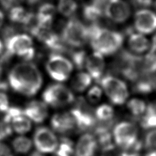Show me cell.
I'll return each mask as SVG.
<instances>
[{
  "mask_svg": "<svg viewBox=\"0 0 156 156\" xmlns=\"http://www.w3.org/2000/svg\"><path fill=\"white\" fill-rule=\"evenodd\" d=\"M7 79L14 91L28 97L36 94L43 83L40 69L30 62H20L14 65L9 72Z\"/></svg>",
  "mask_w": 156,
  "mask_h": 156,
  "instance_id": "obj_1",
  "label": "cell"
},
{
  "mask_svg": "<svg viewBox=\"0 0 156 156\" xmlns=\"http://www.w3.org/2000/svg\"><path fill=\"white\" fill-rule=\"evenodd\" d=\"M88 28V40L92 48L102 55L113 54L123 43L124 35L119 32L101 27L96 23Z\"/></svg>",
  "mask_w": 156,
  "mask_h": 156,
  "instance_id": "obj_2",
  "label": "cell"
},
{
  "mask_svg": "<svg viewBox=\"0 0 156 156\" xmlns=\"http://www.w3.org/2000/svg\"><path fill=\"white\" fill-rule=\"evenodd\" d=\"M60 37L69 47L79 48L88 41V28L78 19L72 17L63 27Z\"/></svg>",
  "mask_w": 156,
  "mask_h": 156,
  "instance_id": "obj_3",
  "label": "cell"
},
{
  "mask_svg": "<svg viewBox=\"0 0 156 156\" xmlns=\"http://www.w3.org/2000/svg\"><path fill=\"white\" fill-rule=\"evenodd\" d=\"M5 42V52L10 55H16L29 62L35 55L33 40L26 34H16Z\"/></svg>",
  "mask_w": 156,
  "mask_h": 156,
  "instance_id": "obj_4",
  "label": "cell"
},
{
  "mask_svg": "<svg viewBox=\"0 0 156 156\" xmlns=\"http://www.w3.org/2000/svg\"><path fill=\"white\" fill-rule=\"evenodd\" d=\"M43 101L54 108L63 107L72 104L75 99L72 91L62 83H52L42 94Z\"/></svg>",
  "mask_w": 156,
  "mask_h": 156,
  "instance_id": "obj_5",
  "label": "cell"
},
{
  "mask_svg": "<svg viewBox=\"0 0 156 156\" xmlns=\"http://www.w3.org/2000/svg\"><path fill=\"white\" fill-rule=\"evenodd\" d=\"M99 82L113 104L121 105L126 102L129 90L124 82L113 76H106L101 78Z\"/></svg>",
  "mask_w": 156,
  "mask_h": 156,
  "instance_id": "obj_6",
  "label": "cell"
},
{
  "mask_svg": "<svg viewBox=\"0 0 156 156\" xmlns=\"http://www.w3.org/2000/svg\"><path fill=\"white\" fill-rule=\"evenodd\" d=\"M73 63L60 54L52 53L46 63L49 76L54 80L64 82L70 76L73 69Z\"/></svg>",
  "mask_w": 156,
  "mask_h": 156,
  "instance_id": "obj_7",
  "label": "cell"
},
{
  "mask_svg": "<svg viewBox=\"0 0 156 156\" xmlns=\"http://www.w3.org/2000/svg\"><path fill=\"white\" fill-rule=\"evenodd\" d=\"M138 128L127 121L118 124L113 129V138L115 143L122 148L128 150L138 140Z\"/></svg>",
  "mask_w": 156,
  "mask_h": 156,
  "instance_id": "obj_8",
  "label": "cell"
},
{
  "mask_svg": "<svg viewBox=\"0 0 156 156\" xmlns=\"http://www.w3.org/2000/svg\"><path fill=\"white\" fill-rule=\"evenodd\" d=\"M70 113L74 119L76 127L80 130L88 129L95 124V118L91 108L82 97H79L76 100V104Z\"/></svg>",
  "mask_w": 156,
  "mask_h": 156,
  "instance_id": "obj_9",
  "label": "cell"
},
{
  "mask_svg": "<svg viewBox=\"0 0 156 156\" xmlns=\"http://www.w3.org/2000/svg\"><path fill=\"white\" fill-rule=\"evenodd\" d=\"M34 144L41 153H51L55 151L58 142L54 133L49 129L40 127L37 129L34 136Z\"/></svg>",
  "mask_w": 156,
  "mask_h": 156,
  "instance_id": "obj_10",
  "label": "cell"
},
{
  "mask_svg": "<svg viewBox=\"0 0 156 156\" xmlns=\"http://www.w3.org/2000/svg\"><path fill=\"white\" fill-rule=\"evenodd\" d=\"M130 13L129 5L123 0H110L104 9V15L115 23H124L129 19Z\"/></svg>",
  "mask_w": 156,
  "mask_h": 156,
  "instance_id": "obj_11",
  "label": "cell"
},
{
  "mask_svg": "<svg viewBox=\"0 0 156 156\" xmlns=\"http://www.w3.org/2000/svg\"><path fill=\"white\" fill-rule=\"evenodd\" d=\"M134 27L140 34L153 32L156 29V14L147 9L138 10L135 15Z\"/></svg>",
  "mask_w": 156,
  "mask_h": 156,
  "instance_id": "obj_12",
  "label": "cell"
},
{
  "mask_svg": "<svg viewBox=\"0 0 156 156\" xmlns=\"http://www.w3.org/2000/svg\"><path fill=\"white\" fill-rule=\"evenodd\" d=\"M24 115L35 123L43 122L48 115V105L43 101L32 100L23 109Z\"/></svg>",
  "mask_w": 156,
  "mask_h": 156,
  "instance_id": "obj_13",
  "label": "cell"
},
{
  "mask_svg": "<svg viewBox=\"0 0 156 156\" xmlns=\"http://www.w3.org/2000/svg\"><path fill=\"white\" fill-rule=\"evenodd\" d=\"M105 63L103 55L98 52H93L87 55L85 66L88 73L97 82H99L105 69Z\"/></svg>",
  "mask_w": 156,
  "mask_h": 156,
  "instance_id": "obj_14",
  "label": "cell"
},
{
  "mask_svg": "<svg viewBox=\"0 0 156 156\" xmlns=\"http://www.w3.org/2000/svg\"><path fill=\"white\" fill-rule=\"evenodd\" d=\"M51 124L55 131L60 133L70 132L76 127L74 119L70 112L54 114L51 118Z\"/></svg>",
  "mask_w": 156,
  "mask_h": 156,
  "instance_id": "obj_15",
  "label": "cell"
},
{
  "mask_svg": "<svg viewBox=\"0 0 156 156\" xmlns=\"http://www.w3.org/2000/svg\"><path fill=\"white\" fill-rule=\"evenodd\" d=\"M97 147L95 137L85 133L79 139L76 146V156H93Z\"/></svg>",
  "mask_w": 156,
  "mask_h": 156,
  "instance_id": "obj_16",
  "label": "cell"
},
{
  "mask_svg": "<svg viewBox=\"0 0 156 156\" xmlns=\"http://www.w3.org/2000/svg\"><path fill=\"white\" fill-rule=\"evenodd\" d=\"M56 10L54 5L51 3L46 2L41 5L35 15L38 24L42 27H51Z\"/></svg>",
  "mask_w": 156,
  "mask_h": 156,
  "instance_id": "obj_17",
  "label": "cell"
},
{
  "mask_svg": "<svg viewBox=\"0 0 156 156\" xmlns=\"http://www.w3.org/2000/svg\"><path fill=\"white\" fill-rule=\"evenodd\" d=\"M35 17V15L27 11L21 6H13L10 9L9 18L10 20L15 23L21 24L25 28Z\"/></svg>",
  "mask_w": 156,
  "mask_h": 156,
  "instance_id": "obj_18",
  "label": "cell"
},
{
  "mask_svg": "<svg viewBox=\"0 0 156 156\" xmlns=\"http://www.w3.org/2000/svg\"><path fill=\"white\" fill-rule=\"evenodd\" d=\"M128 44L132 51L143 53L147 51L151 46L149 40L140 33L129 32Z\"/></svg>",
  "mask_w": 156,
  "mask_h": 156,
  "instance_id": "obj_19",
  "label": "cell"
},
{
  "mask_svg": "<svg viewBox=\"0 0 156 156\" xmlns=\"http://www.w3.org/2000/svg\"><path fill=\"white\" fill-rule=\"evenodd\" d=\"M91 80L92 78L88 73L79 72L73 77L71 81V86L75 91L82 93L91 85Z\"/></svg>",
  "mask_w": 156,
  "mask_h": 156,
  "instance_id": "obj_20",
  "label": "cell"
},
{
  "mask_svg": "<svg viewBox=\"0 0 156 156\" xmlns=\"http://www.w3.org/2000/svg\"><path fill=\"white\" fill-rule=\"evenodd\" d=\"M12 129L16 133L23 134L29 132L32 127L30 119L24 113L16 116L12 119L10 122Z\"/></svg>",
  "mask_w": 156,
  "mask_h": 156,
  "instance_id": "obj_21",
  "label": "cell"
},
{
  "mask_svg": "<svg viewBox=\"0 0 156 156\" xmlns=\"http://www.w3.org/2000/svg\"><path fill=\"white\" fill-rule=\"evenodd\" d=\"M140 124L144 129L156 127V107L153 105H148L144 114L141 116Z\"/></svg>",
  "mask_w": 156,
  "mask_h": 156,
  "instance_id": "obj_22",
  "label": "cell"
},
{
  "mask_svg": "<svg viewBox=\"0 0 156 156\" xmlns=\"http://www.w3.org/2000/svg\"><path fill=\"white\" fill-rule=\"evenodd\" d=\"M83 17L88 21L93 24L99 21L104 15V12L93 4H85L82 10Z\"/></svg>",
  "mask_w": 156,
  "mask_h": 156,
  "instance_id": "obj_23",
  "label": "cell"
},
{
  "mask_svg": "<svg viewBox=\"0 0 156 156\" xmlns=\"http://www.w3.org/2000/svg\"><path fill=\"white\" fill-rule=\"evenodd\" d=\"M134 90L136 92L142 94L151 93L156 87V79L150 77H144L136 80ZM135 81V82H136Z\"/></svg>",
  "mask_w": 156,
  "mask_h": 156,
  "instance_id": "obj_24",
  "label": "cell"
},
{
  "mask_svg": "<svg viewBox=\"0 0 156 156\" xmlns=\"http://www.w3.org/2000/svg\"><path fill=\"white\" fill-rule=\"evenodd\" d=\"M78 8L74 0H59L57 5L58 12L65 17H73Z\"/></svg>",
  "mask_w": 156,
  "mask_h": 156,
  "instance_id": "obj_25",
  "label": "cell"
},
{
  "mask_svg": "<svg viewBox=\"0 0 156 156\" xmlns=\"http://www.w3.org/2000/svg\"><path fill=\"white\" fill-rule=\"evenodd\" d=\"M147 106L144 101L138 98H132L127 104L128 110L135 118H140L145 112Z\"/></svg>",
  "mask_w": 156,
  "mask_h": 156,
  "instance_id": "obj_26",
  "label": "cell"
},
{
  "mask_svg": "<svg viewBox=\"0 0 156 156\" xmlns=\"http://www.w3.org/2000/svg\"><path fill=\"white\" fill-rule=\"evenodd\" d=\"M141 69L145 74H152L156 73L155 52L150 51L144 58H142Z\"/></svg>",
  "mask_w": 156,
  "mask_h": 156,
  "instance_id": "obj_27",
  "label": "cell"
},
{
  "mask_svg": "<svg viewBox=\"0 0 156 156\" xmlns=\"http://www.w3.org/2000/svg\"><path fill=\"white\" fill-rule=\"evenodd\" d=\"M12 146L17 153L25 154L30 150L32 143L29 138L26 136H18L13 140Z\"/></svg>",
  "mask_w": 156,
  "mask_h": 156,
  "instance_id": "obj_28",
  "label": "cell"
},
{
  "mask_svg": "<svg viewBox=\"0 0 156 156\" xmlns=\"http://www.w3.org/2000/svg\"><path fill=\"white\" fill-rule=\"evenodd\" d=\"M95 116L98 119L101 121H111L114 116V110L111 105L104 104L96 109Z\"/></svg>",
  "mask_w": 156,
  "mask_h": 156,
  "instance_id": "obj_29",
  "label": "cell"
},
{
  "mask_svg": "<svg viewBox=\"0 0 156 156\" xmlns=\"http://www.w3.org/2000/svg\"><path fill=\"white\" fill-rule=\"evenodd\" d=\"M73 65L79 69H82L85 68L86 59L87 57L86 52L83 50H76L69 51Z\"/></svg>",
  "mask_w": 156,
  "mask_h": 156,
  "instance_id": "obj_30",
  "label": "cell"
},
{
  "mask_svg": "<svg viewBox=\"0 0 156 156\" xmlns=\"http://www.w3.org/2000/svg\"><path fill=\"white\" fill-rule=\"evenodd\" d=\"M102 90L98 85H93L91 87L87 95V99L92 104H96L102 98Z\"/></svg>",
  "mask_w": 156,
  "mask_h": 156,
  "instance_id": "obj_31",
  "label": "cell"
},
{
  "mask_svg": "<svg viewBox=\"0 0 156 156\" xmlns=\"http://www.w3.org/2000/svg\"><path fill=\"white\" fill-rule=\"evenodd\" d=\"M144 146L149 151L156 150V129L149 132L145 137Z\"/></svg>",
  "mask_w": 156,
  "mask_h": 156,
  "instance_id": "obj_32",
  "label": "cell"
},
{
  "mask_svg": "<svg viewBox=\"0 0 156 156\" xmlns=\"http://www.w3.org/2000/svg\"><path fill=\"white\" fill-rule=\"evenodd\" d=\"M13 129L10 123L4 121H0V140H4L10 136L12 133Z\"/></svg>",
  "mask_w": 156,
  "mask_h": 156,
  "instance_id": "obj_33",
  "label": "cell"
},
{
  "mask_svg": "<svg viewBox=\"0 0 156 156\" xmlns=\"http://www.w3.org/2000/svg\"><path fill=\"white\" fill-rule=\"evenodd\" d=\"M9 108V101L7 95L2 91H0V113H5Z\"/></svg>",
  "mask_w": 156,
  "mask_h": 156,
  "instance_id": "obj_34",
  "label": "cell"
},
{
  "mask_svg": "<svg viewBox=\"0 0 156 156\" xmlns=\"http://www.w3.org/2000/svg\"><path fill=\"white\" fill-rule=\"evenodd\" d=\"M0 156H13L9 147L0 142Z\"/></svg>",
  "mask_w": 156,
  "mask_h": 156,
  "instance_id": "obj_35",
  "label": "cell"
},
{
  "mask_svg": "<svg viewBox=\"0 0 156 156\" xmlns=\"http://www.w3.org/2000/svg\"><path fill=\"white\" fill-rule=\"evenodd\" d=\"M2 63L0 61V91H4L8 88V84L2 79L3 74V66Z\"/></svg>",
  "mask_w": 156,
  "mask_h": 156,
  "instance_id": "obj_36",
  "label": "cell"
},
{
  "mask_svg": "<svg viewBox=\"0 0 156 156\" xmlns=\"http://www.w3.org/2000/svg\"><path fill=\"white\" fill-rule=\"evenodd\" d=\"M133 2L137 6L141 7H149L152 4V0H132Z\"/></svg>",
  "mask_w": 156,
  "mask_h": 156,
  "instance_id": "obj_37",
  "label": "cell"
},
{
  "mask_svg": "<svg viewBox=\"0 0 156 156\" xmlns=\"http://www.w3.org/2000/svg\"><path fill=\"white\" fill-rule=\"evenodd\" d=\"M110 0H91L92 4L100 8L101 10H103V12L106 4Z\"/></svg>",
  "mask_w": 156,
  "mask_h": 156,
  "instance_id": "obj_38",
  "label": "cell"
},
{
  "mask_svg": "<svg viewBox=\"0 0 156 156\" xmlns=\"http://www.w3.org/2000/svg\"><path fill=\"white\" fill-rule=\"evenodd\" d=\"M15 1L16 0H0V2L6 9H9L13 7V4Z\"/></svg>",
  "mask_w": 156,
  "mask_h": 156,
  "instance_id": "obj_39",
  "label": "cell"
},
{
  "mask_svg": "<svg viewBox=\"0 0 156 156\" xmlns=\"http://www.w3.org/2000/svg\"><path fill=\"white\" fill-rule=\"evenodd\" d=\"M53 156H69V154L66 152L58 149L53 155Z\"/></svg>",
  "mask_w": 156,
  "mask_h": 156,
  "instance_id": "obj_40",
  "label": "cell"
},
{
  "mask_svg": "<svg viewBox=\"0 0 156 156\" xmlns=\"http://www.w3.org/2000/svg\"><path fill=\"white\" fill-rule=\"evenodd\" d=\"M150 51L156 52V34L154 35V36L152 38V44H151V48Z\"/></svg>",
  "mask_w": 156,
  "mask_h": 156,
  "instance_id": "obj_41",
  "label": "cell"
},
{
  "mask_svg": "<svg viewBox=\"0 0 156 156\" xmlns=\"http://www.w3.org/2000/svg\"><path fill=\"white\" fill-rule=\"evenodd\" d=\"M119 156H140V155L136 152H133V153L123 152V153L121 154Z\"/></svg>",
  "mask_w": 156,
  "mask_h": 156,
  "instance_id": "obj_42",
  "label": "cell"
},
{
  "mask_svg": "<svg viewBox=\"0 0 156 156\" xmlns=\"http://www.w3.org/2000/svg\"><path fill=\"white\" fill-rule=\"evenodd\" d=\"M23 1L26 2L27 4L29 5H35L39 2L41 0H23Z\"/></svg>",
  "mask_w": 156,
  "mask_h": 156,
  "instance_id": "obj_43",
  "label": "cell"
},
{
  "mask_svg": "<svg viewBox=\"0 0 156 156\" xmlns=\"http://www.w3.org/2000/svg\"><path fill=\"white\" fill-rule=\"evenodd\" d=\"M4 20V13L0 10V28L2 26Z\"/></svg>",
  "mask_w": 156,
  "mask_h": 156,
  "instance_id": "obj_44",
  "label": "cell"
},
{
  "mask_svg": "<svg viewBox=\"0 0 156 156\" xmlns=\"http://www.w3.org/2000/svg\"><path fill=\"white\" fill-rule=\"evenodd\" d=\"M145 156H156V150H151Z\"/></svg>",
  "mask_w": 156,
  "mask_h": 156,
  "instance_id": "obj_45",
  "label": "cell"
},
{
  "mask_svg": "<svg viewBox=\"0 0 156 156\" xmlns=\"http://www.w3.org/2000/svg\"><path fill=\"white\" fill-rule=\"evenodd\" d=\"M4 52V44L2 41L0 40V56Z\"/></svg>",
  "mask_w": 156,
  "mask_h": 156,
  "instance_id": "obj_46",
  "label": "cell"
},
{
  "mask_svg": "<svg viewBox=\"0 0 156 156\" xmlns=\"http://www.w3.org/2000/svg\"><path fill=\"white\" fill-rule=\"evenodd\" d=\"M154 8H155V10H156V0L154 1Z\"/></svg>",
  "mask_w": 156,
  "mask_h": 156,
  "instance_id": "obj_47",
  "label": "cell"
}]
</instances>
